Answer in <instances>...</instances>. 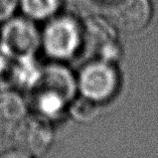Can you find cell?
I'll return each mask as SVG.
<instances>
[{
	"instance_id": "277c9868",
	"label": "cell",
	"mask_w": 158,
	"mask_h": 158,
	"mask_svg": "<svg viewBox=\"0 0 158 158\" xmlns=\"http://www.w3.org/2000/svg\"><path fill=\"white\" fill-rule=\"evenodd\" d=\"M107 17L112 27L126 34L141 31L151 17L149 0H113L108 3Z\"/></svg>"
},
{
	"instance_id": "6da1fadb",
	"label": "cell",
	"mask_w": 158,
	"mask_h": 158,
	"mask_svg": "<svg viewBox=\"0 0 158 158\" xmlns=\"http://www.w3.org/2000/svg\"><path fill=\"white\" fill-rule=\"evenodd\" d=\"M41 42L48 56L68 60L78 52L83 42V30L75 18L53 16L45 27Z\"/></svg>"
},
{
	"instance_id": "4fadbf2b",
	"label": "cell",
	"mask_w": 158,
	"mask_h": 158,
	"mask_svg": "<svg viewBox=\"0 0 158 158\" xmlns=\"http://www.w3.org/2000/svg\"><path fill=\"white\" fill-rule=\"evenodd\" d=\"M102 1H104V2H107V3H110L111 1H113V0H102Z\"/></svg>"
},
{
	"instance_id": "7a4b0ae2",
	"label": "cell",
	"mask_w": 158,
	"mask_h": 158,
	"mask_svg": "<svg viewBox=\"0 0 158 158\" xmlns=\"http://www.w3.org/2000/svg\"><path fill=\"white\" fill-rule=\"evenodd\" d=\"M78 87L85 98L96 103L112 99L117 93L119 77L109 61L96 60L83 68Z\"/></svg>"
},
{
	"instance_id": "5b68a950",
	"label": "cell",
	"mask_w": 158,
	"mask_h": 158,
	"mask_svg": "<svg viewBox=\"0 0 158 158\" xmlns=\"http://www.w3.org/2000/svg\"><path fill=\"white\" fill-rule=\"evenodd\" d=\"M9 55L16 59L32 56L41 36L31 21L24 18L7 19L1 31V41Z\"/></svg>"
},
{
	"instance_id": "3957f363",
	"label": "cell",
	"mask_w": 158,
	"mask_h": 158,
	"mask_svg": "<svg viewBox=\"0 0 158 158\" xmlns=\"http://www.w3.org/2000/svg\"><path fill=\"white\" fill-rule=\"evenodd\" d=\"M12 139L15 149L29 156H40L52 144V130L44 119L26 117L15 124Z\"/></svg>"
},
{
	"instance_id": "8992f818",
	"label": "cell",
	"mask_w": 158,
	"mask_h": 158,
	"mask_svg": "<svg viewBox=\"0 0 158 158\" xmlns=\"http://www.w3.org/2000/svg\"><path fill=\"white\" fill-rule=\"evenodd\" d=\"M83 40L87 42L88 49L98 60L109 61L117 55V48L112 31V25L105 21L94 18L90 20L86 27Z\"/></svg>"
},
{
	"instance_id": "52a82bcc",
	"label": "cell",
	"mask_w": 158,
	"mask_h": 158,
	"mask_svg": "<svg viewBox=\"0 0 158 158\" xmlns=\"http://www.w3.org/2000/svg\"><path fill=\"white\" fill-rule=\"evenodd\" d=\"M21 9L29 19L44 20L56 16L61 0H19Z\"/></svg>"
},
{
	"instance_id": "7c38bea8",
	"label": "cell",
	"mask_w": 158,
	"mask_h": 158,
	"mask_svg": "<svg viewBox=\"0 0 158 158\" xmlns=\"http://www.w3.org/2000/svg\"><path fill=\"white\" fill-rule=\"evenodd\" d=\"M0 158H31L27 154L19 151V150H11V151H7L0 155Z\"/></svg>"
},
{
	"instance_id": "9c48e42d",
	"label": "cell",
	"mask_w": 158,
	"mask_h": 158,
	"mask_svg": "<svg viewBox=\"0 0 158 158\" xmlns=\"http://www.w3.org/2000/svg\"><path fill=\"white\" fill-rule=\"evenodd\" d=\"M98 103L92 101L90 99L83 98L77 102L73 107V113L75 116L82 120H89L95 117L96 114V105Z\"/></svg>"
},
{
	"instance_id": "ba28073f",
	"label": "cell",
	"mask_w": 158,
	"mask_h": 158,
	"mask_svg": "<svg viewBox=\"0 0 158 158\" xmlns=\"http://www.w3.org/2000/svg\"><path fill=\"white\" fill-rule=\"evenodd\" d=\"M24 114V105L17 95L5 93L0 95V121L17 123Z\"/></svg>"
},
{
	"instance_id": "30bf717a",
	"label": "cell",
	"mask_w": 158,
	"mask_h": 158,
	"mask_svg": "<svg viewBox=\"0 0 158 158\" xmlns=\"http://www.w3.org/2000/svg\"><path fill=\"white\" fill-rule=\"evenodd\" d=\"M19 0H0V22L11 17L16 9Z\"/></svg>"
},
{
	"instance_id": "8fae6325",
	"label": "cell",
	"mask_w": 158,
	"mask_h": 158,
	"mask_svg": "<svg viewBox=\"0 0 158 158\" xmlns=\"http://www.w3.org/2000/svg\"><path fill=\"white\" fill-rule=\"evenodd\" d=\"M12 57L0 42V73L5 71L9 65V59Z\"/></svg>"
}]
</instances>
